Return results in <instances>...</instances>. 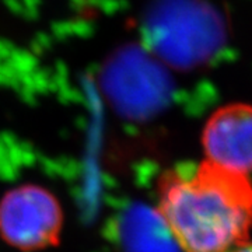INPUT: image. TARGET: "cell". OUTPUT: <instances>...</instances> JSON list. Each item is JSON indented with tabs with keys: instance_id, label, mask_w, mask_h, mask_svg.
I'll return each mask as SVG.
<instances>
[{
	"instance_id": "6da1fadb",
	"label": "cell",
	"mask_w": 252,
	"mask_h": 252,
	"mask_svg": "<svg viewBox=\"0 0 252 252\" xmlns=\"http://www.w3.org/2000/svg\"><path fill=\"white\" fill-rule=\"evenodd\" d=\"M156 212L182 252H227L250 240L248 175L203 160L167 168L156 185Z\"/></svg>"
},
{
	"instance_id": "7a4b0ae2",
	"label": "cell",
	"mask_w": 252,
	"mask_h": 252,
	"mask_svg": "<svg viewBox=\"0 0 252 252\" xmlns=\"http://www.w3.org/2000/svg\"><path fill=\"white\" fill-rule=\"evenodd\" d=\"M146 31L154 56L181 70L209 62L225 39L223 20L205 0H157Z\"/></svg>"
},
{
	"instance_id": "3957f363",
	"label": "cell",
	"mask_w": 252,
	"mask_h": 252,
	"mask_svg": "<svg viewBox=\"0 0 252 252\" xmlns=\"http://www.w3.org/2000/svg\"><path fill=\"white\" fill-rule=\"evenodd\" d=\"M63 225L61 200L39 184H20L0 198V240L16 251L41 252L58 247Z\"/></svg>"
},
{
	"instance_id": "277c9868",
	"label": "cell",
	"mask_w": 252,
	"mask_h": 252,
	"mask_svg": "<svg viewBox=\"0 0 252 252\" xmlns=\"http://www.w3.org/2000/svg\"><path fill=\"white\" fill-rule=\"evenodd\" d=\"M206 160L227 170L252 172V104L231 102L207 118L202 130Z\"/></svg>"
},
{
	"instance_id": "5b68a950",
	"label": "cell",
	"mask_w": 252,
	"mask_h": 252,
	"mask_svg": "<svg viewBox=\"0 0 252 252\" xmlns=\"http://www.w3.org/2000/svg\"><path fill=\"white\" fill-rule=\"evenodd\" d=\"M152 55H125L117 63L111 84L117 99L137 117L160 109L170 95V83Z\"/></svg>"
},
{
	"instance_id": "8992f818",
	"label": "cell",
	"mask_w": 252,
	"mask_h": 252,
	"mask_svg": "<svg viewBox=\"0 0 252 252\" xmlns=\"http://www.w3.org/2000/svg\"><path fill=\"white\" fill-rule=\"evenodd\" d=\"M227 252H252V240H247L244 243H240L233 248H230Z\"/></svg>"
}]
</instances>
